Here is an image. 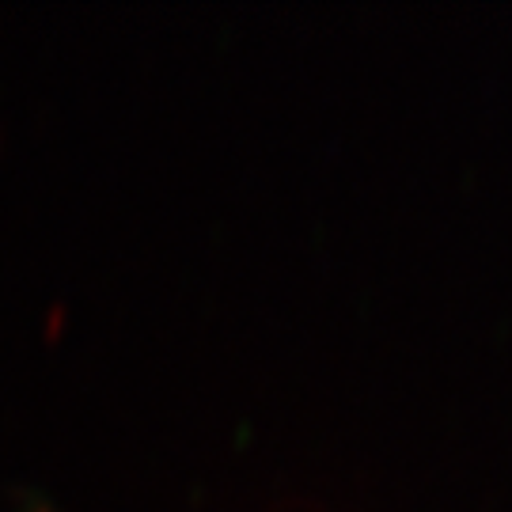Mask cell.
<instances>
[{
    "label": "cell",
    "mask_w": 512,
    "mask_h": 512,
    "mask_svg": "<svg viewBox=\"0 0 512 512\" xmlns=\"http://www.w3.org/2000/svg\"><path fill=\"white\" fill-rule=\"evenodd\" d=\"M61 319H65V311H61V308H54L50 315H46V334H50V338H54L57 330H61Z\"/></svg>",
    "instance_id": "obj_1"
},
{
    "label": "cell",
    "mask_w": 512,
    "mask_h": 512,
    "mask_svg": "<svg viewBox=\"0 0 512 512\" xmlns=\"http://www.w3.org/2000/svg\"><path fill=\"white\" fill-rule=\"evenodd\" d=\"M35 512H50V509H35Z\"/></svg>",
    "instance_id": "obj_2"
}]
</instances>
